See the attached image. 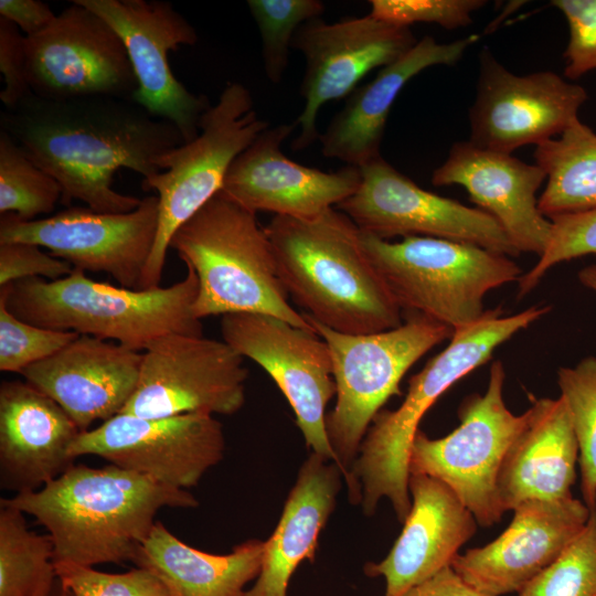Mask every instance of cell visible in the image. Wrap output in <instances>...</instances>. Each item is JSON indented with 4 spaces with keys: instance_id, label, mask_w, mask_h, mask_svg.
<instances>
[{
    "instance_id": "cell-17",
    "label": "cell",
    "mask_w": 596,
    "mask_h": 596,
    "mask_svg": "<svg viewBox=\"0 0 596 596\" xmlns=\"http://www.w3.org/2000/svg\"><path fill=\"white\" fill-rule=\"evenodd\" d=\"M587 98L583 86L554 72L514 74L483 46L476 98L469 109V141L504 153L538 146L576 124Z\"/></svg>"
},
{
    "instance_id": "cell-3",
    "label": "cell",
    "mask_w": 596,
    "mask_h": 596,
    "mask_svg": "<svg viewBox=\"0 0 596 596\" xmlns=\"http://www.w3.org/2000/svg\"><path fill=\"white\" fill-rule=\"evenodd\" d=\"M288 296L312 320L363 334L402 324L403 312L368 257L361 230L337 207L264 226Z\"/></svg>"
},
{
    "instance_id": "cell-12",
    "label": "cell",
    "mask_w": 596,
    "mask_h": 596,
    "mask_svg": "<svg viewBox=\"0 0 596 596\" xmlns=\"http://www.w3.org/2000/svg\"><path fill=\"white\" fill-rule=\"evenodd\" d=\"M24 41L26 77L34 96L132 100L138 83L124 42L88 8L72 0L46 29Z\"/></svg>"
},
{
    "instance_id": "cell-35",
    "label": "cell",
    "mask_w": 596,
    "mask_h": 596,
    "mask_svg": "<svg viewBox=\"0 0 596 596\" xmlns=\"http://www.w3.org/2000/svg\"><path fill=\"white\" fill-rule=\"evenodd\" d=\"M518 596H596V508L583 531Z\"/></svg>"
},
{
    "instance_id": "cell-19",
    "label": "cell",
    "mask_w": 596,
    "mask_h": 596,
    "mask_svg": "<svg viewBox=\"0 0 596 596\" xmlns=\"http://www.w3.org/2000/svg\"><path fill=\"white\" fill-rule=\"evenodd\" d=\"M73 1L102 17L123 40L138 83L132 102L172 123L184 142L194 139L211 104L205 96L188 91L168 62L170 51L198 42L193 25L167 1Z\"/></svg>"
},
{
    "instance_id": "cell-33",
    "label": "cell",
    "mask_w": 596,
    "mask_h": 596,
    "mask_svg": "<svg viewBox=\"0 0 596 596\" xmlns=\"http://www.w3.org/2000/svg\"><path fill=\"white\" fill-rule=\"evenodd\" d=\"M557 384L578 444L583 501L592 510L596 508V356L560 368Z\"/></svg>"
},
{
    "instance_id": "cell-38",
    "label": "cell",
    "mask_w": 596,
    "mask_h": 596,
    "mask_svg": "<svg viewBox=\"0 0 596 596\" xmlns=\"http://www.w3.org/2000/svg\"><path fill=\"white\" fill-rule=\"evenodd\" d=\"M55 568L74 596H172L156 574L138 566L125 573H106L73 563H55Z\"/></svg>"
},
{
    "instance_id": "cell-40",
    "label": "cell",
    "mask_w": 596,
    "mask_h": 596,
    "mask_svg": "<svg viewBox=\"0 0 596 596\" xmlns=\"http://www.w3.org/2000/svg\"><path fill=\"white\" fill-rule=\"evenodd\" d=\"M551 4L562 12L570 31L564 76L578 79L596 70V0H553Z\"/></svg>"
},
{
    "instance_id": "cell-21",
    "label": "cell",
    "mask_w": 596,
    "mask_h": 596,
    "mask_svg": "<svg viewBox=\"0 0 596 596\" xmlns=\"http://www.w3.org/2000/svg\"><path fill=\"white\" fill-rule=\"evenodd\" d=\"M295 123L267 127L232 162L222 188L231 200L257 214L312 219L352 195L361 180L353 166L327 172L290 160L283 142Z\"/></svg>"
},
{
    "instance_id": "cell-31",
    "label": "cell",
    "mask_w": 596,
    "mask_h": 596,
    "mask_svg": "<svg viewBox=\"0 0 596 596\" xmlns=\"http://www.w3.org/2000/svg\"><path fill=\"white\" fill-rule=\"evenodd\" d=\"M56 579L50 535L30 530L23 512L1 503L0 596H47Z\"/></svg>"
},
{
    "instance_id": "cell-24",
    "label": "cell",
    "mask_w": 596,
    "mask_h": 596,
    "mask_svg": "<svg viewBox=\"0 0 596 596\" xmlns=\"http://www.w3.org/2000/svg\"><path fill=\"white\" fill-rule=\"evenodd\" d=\"M411 510L393 547L379 563H366L368 576L385 579L384 596H403L451 565L459 549L477 532V521L443 481L411 473Z\"/></svg>"
},
{
    "instance_id": "cell-13",
    "label": "cell",
    "mask_w": 596,
    "mask_h": 596,
    "mask_svg": "<svg viewBox=\"0 0 596 596\" xmlns=\"http://www.w3.org/2000/svg\"><path fill=\"white\" fill-rule=\"evenodd\" d=\"M243 359L223 340L161 337L142 353L135 393L121 413L147 418L232 415L245 403L248 370Z\"/></svg>"
},
{
    "instance_id": "cell-15",
    "label": "cell",
    "mask_w": 596,
    "mask_h": 596,
    "mask_svg": "<svg viewBox=\"0 0 596 596\" xmlns=\"http://www.w3.org/2000/svg\"><path fill=\"white\" fill-rule=\"evenodd\" d=\"M359 169L358 189L337 209L362 232L383 240L437 237L507 256L520 254L497 220L479 207L422 189L382 157Z\"/></svg>"
},
{
    "instance_id": "cell-18",
    "label": "cell",
    "mask_w": 596,
    "mask_h": 596,
    "mask_svg": "<svg viewBox=\"0 0 596 596\" xmlns=\"http://www.w3.org/2000/svg\"><path fill=\"white\" fill-rule=\"evenodd\" d=\"M417 41L411 28L370 13L332 23L320 18L304 23L291 43L306 61L300 85L304 108L295 120L299 134L292 150L306 149L319 139L317 117L324 104L348 97L368 73L396 61Z\"/></svg>"
},
{
    "instance_id": "cell-10",
    "label": "cell",
    "mask_w": 596,
    "mask_h": 596,
    "mask_svg": "<svg viewBox=\"0 0 596 596\" xmlns=\"http://www.w3.org/2000/svg\"><path fill=\"white\" fill-rule=\"evenodd\" d=\"M502 362L493 361L486 392L461 401L457 411L459 426L437 439L419 429L409 451V475H426L446 483L485 528L498 523L504 513L498 476L525 422L524 413L515 415L507 407Z\"/></svg>"
},
{
    "instance_id": "cell-14",
    "label": "cell",
    "mask_w": 596,
    "mask_h": 596,
    "mask_svg": "<svg viewBox=\"0 0 596 596\" xmlns=\"http://www.w3.org/2000/svg\"><path fill=\"white\" fill-rule=\"evenodd\" d=\"M221 332L223 341L275 381L312 453L340 468L326 427V407L337 393L327 342L313 331L264 313L222 316Z\"/></svg>"
},
{
    "instance_id": "cell-1",
    "label": "cell",
    "mask_w": 596,
    "mask_h": 596,
    "mask_svg": "<svg viewBox=\"0 0 596 596\" xmlns=\"http://www.w3.org/2000/svg\"><path fill=\"white\" fill-rule=\"evenodd\" d=\"M0 127L60 183L62 204L77 200L100 213H126L141 203L113 188L120 168L149 178L161 171L159 157L184 142L172 123L113 97L50 100L32 94L1 111Z\"/></svg>"
},
{
    "instance_id": "cell-6",
    "label": "cell",
    "mask_w": 596,
    "mask_h": 596,
    "mask_svg": "<svg viewBox=\"0 0 596 596\" xmlns=\"http://www.w3.org/2000/svg\"><path fill=\"white\" fill-rule=\"evenodd\" d=\"M169 248L196 275L193 313L198 319L264 313L316 332L288 301L270 241L256 213L222 191L174 233Z\"/></svg>"
},
{
    "instance_id": "cell-8",
    "label": "cell",
    "mask_w": 596,
    "mask_h": 596,
    "mask_svg": "<svg viewBox=\"0 0 596 596\" xmlns=\"http://www.w3.org/2000/svg\"><path fill=\"white\" fill-rule=\"evenodd\" d=\"M361 243L402 312L453 331L480 320L485 296L523 274L509 256L464 242L427 236L390 242L361 231Z\"/></svg>"
},
{
    "instance_id": "cell-11",
    "label": "cell",
    "mask_w": 596,
    "mask_h": 596,
    "mask_svg": "<svg viewBox=\"0 0 596 596\" xmlns=\"http://www.w3.org/2000/svg\"><path fill=\"white\" fill-rule=\"evenodd\" d=\"M159 199L151 194L126 213L68 206L54 215L23 221L0 217V243L22 242L49 249L74 269L105 273L121 287L140 289L158 230Z\"/></svg>"
},
{
    "instance_id": "cell-26",
    "label": "cell",
    "mask_w": 596,
    "mask_h": 596,
    "mask_svg": "<svg viewBox=\"0 0 596 596\" xmlns=\"http://www.w3.org/2000/svg\"><path fill=\"white\" fill-rule=\"evenodd\" d=\"M478 34L450 43L424 36L405 54L380 68L376 76L358 86L320 135L321 153L347 166L362 167L381 157L380 149L390 110L404 86L422 71L456 65L479 40Z\"/></svg>"
},
{
    "instance_id": "cell-25",
    "label": "cell",
    "mask_w": 596,
    "mask_h": 596,
    "mask_svg": "<svg viewBox=\"0 0 596 596\" xmlns=\"http://www.w3.org/2000/svg\"><path fill=\"white\" fill-rule=\"evenodd\" d=\"M81 430L50 396L28 382L0 385V479L15 494L41 489L73 464Z\"/></svg>"
},
{
    "instance_id": "cell-36",
    "label": "cell",
    "mask_w": 596,
    "mask_h": 596,
    "mask_svg": "<svg viewBox=\"0 0 596 596\" xmlns=\"http://www.w3.org/2000/svg\"><path fill=\"white\" fill-rule=\"evenodd\" d=\"M79 337L42 328L14 316L0 299V371L19 373L52 356Z\"/></svg>"
},
{
    "instance_id": "cell-37",
    "label": "cell",
    "mask_w": 596,
    "mask_h": 596,
    "mask_svg": "<svg viewBox=\"0 0 596 596\" xmlns=\"http://www.w3.org/2000/svg\"><path fill=\"white\" fill-rule=\"evenodd\" d=\"M549 244L538 263L518 280V298L541 281L555 265L585 255H596V210L551 217Z\"/></svg>"
},
{
    "instance_id": "cell-28",
    "label": "cell",
    "mask_w": 596,
    "mask_h": 596,
    "mask_svg": "<svg viewBox=\"0 0 596 596\" xmlns=\"http://www.w3.org/2000/svg\"><path fill=\"white\" fill-rule=\"evenodd\" d=\"M341 476L334 462L315 453L305 460L273 534L264 541L258 576L245 596H287L299 564L315 561L319 535L336 505Z\"/></svg>"
},
{
    "instance_id": "cell-7",
    "label": "cell",
    "mask_w": 596,
    "mask_h": 596,
    "mask_svg": "<svg viewBox=\"0 0 596 596\" xmlns=\"http://www.w3.org/2000/svg\"><path fill=\"white\" fill-rule=\"evenodd\" d=\"M302 313L330 349L337 401L326 416V427L351 502L361 503V488L351 468L369 427L389 398L402 394L400 383L405 373L454 331L424 316L406 313L396 328L350 334Z\"/></svg>"
},
{
    "instance_id": "cell-5",
    "label": "cell",
    "mask_w": 596,
    "mask_h": 596,
    "mask_svg": "<svg viewBox=\"0 0 596 596\" xmlns=\"http://www.w3.org/2000/svg\"><path fill=\"white\" fill-rule=\"evenodd\" d=\"M185 267L182 280L152 289L116 287L74 269L57 280L32 277L11 283L0 288V299L29 323L114 340L139 352L168 334L203 336L193 313L198 278Z\"/></svg>"
},
{
    "instance_id": "cell-34",
    "label": "cell",
    "mask_w": 596,
    "mask_h": 596,
    "mask_svg": "<svg viewBox=\"0 0 596 596\" xmlns=\"http://www.w3.org/2000/svg\"><path fill=\"white\" fill-rule=\"evenodd\" d=\"M247 7L260 36L266 77L280 84L297 30L320 18L326 6L320 0H248Z\"/></svg>"
},
{
    "instance_id": "cell-23",
    "label": "cell",
    "mask_w": 596,
    "mask_h": 596,
    "mask_svg": "<svg viewBox=\"0 0 596 596\" xmlns=\"http://www.w3.org/2000/svg\"><path fill=\"white\" fill-rule=\"evenodd\" d=\"M142 353L81 336L21 372L25 382L54 400L81 432L121 413L135 393Z\"/></svg>"
},
{
    "instance_id": "cell-39",
    "label": "cell",
    "mask_w": 596,
    "mask_h": 596,
    "mask_svg": "<svg viewBox=\"0 0 596 596\" xmlns=\"http://www.w3.org/2000/svg\"><path fill=\"white\" fill-rule=\"evenodd\" d=\"M370 14L384 22L411 28L434 23L446 30L471 24V14L486 6L483 0H371Z\"/></svg>"
},
{
    "instance_id": "cell-41",
    "label": "cell",
    "mask_w": 596,
    "mask_h": 596,
    "mask_svg": "<svg viewBox=\"0 0 596 596\" xmlns=\"http://www.w3.org/2000/svg\"><path fill=\"white\" fill-rule=\"evenodd\" d=\"M73 270L70 263L43 252L38 245L0 243V287L32 277L57 280Z\"/></svg>"
},
{
    "instance_id": "cell-46",
    "label": "cell",
    "mask_w": 596,
    "mask_h": 596,
    "mask_svg": "<svg viewBox=\"0 0 596 596\" xmlns=\"http://www.w3.org/2000/svg\"><path fill=\"white\" fill-rule=\"evenodd\" d=\"M47 596H74L73 593L63 585V583L58 579H56L52 590Z\"/></svg>"
},
{
    "instance_id": "cell-20",
    "label": "cell",
    "mask_w": 596,
    "mask_h": 596,
    "mask_svg": "<svg viewBox=\"0 0 596 596\" xmlns=\"http://www.w3.org/2000/svg\"><path fill=\"white\" fill-rule=\"evenodd\" d=\"M512 511L511 523L496 540L458 554L450 565L466 584L486 596L519 593L583 531L590 513L574 497L528 500Z\"/></svg>"
},
{
    "instance_id": "cell-32",
    "label": "cell",
    "mask_w": 596,
    "mask_h": 596,
    "mask_svg": "<svg viewBox=\"0 0 596 596\" xmlns=\"http://www.w3.org/2000/svg\"><path fill=\"white\" fill-rule=\"evenodd\" d=\"M62 200L60 183L0 129V213L23 221L50 214Z\"/></svg>"
},
{
    "instance_id": "cell-22",
    "label": "cell",
    "mask_w": 596,
    "mask_h": 596,
    "mask_svg": "<svg viewBox=\"0 0 596 596\" xmlns=\"http://www.w3.org/2000/svg\"><path fill=\"white\" fill-rule=\"evenodd\" d=\"M546 173L511 153L485 149L468 141L453 145L446 160L434 170L435 187L460 185L470 200L490 214L521 253H544L551 220L538 206V190Z\"/></svg>"
},
{
    "instance_id": "cell-4",
    "label": "cell",
    "mask_w": 596,
    "mask_h": 596,
    "mask_svg": "<svg viewBox=\"0 0 596 596\" xmlns=\"http://www.w3.org/2000/svg\"><path fill=\"white\" fill-rule=\"evenodd\" d=\"M550 309L534 305L511 316H503L501 307L487 310L476 323L454 331L449 344L409 379L406 396L396 409L376 414L351 468L366 515L387 498L397 520L404 522L411 510L409 451L426 412L456 382L487 363L496 348Z\"/></svg>"
},
{
    "instance_id": "cell-27",
    "label": "cell",
    "mask_w": 596,
    "mask_h": 596,
    "mask_svg": "<svg viewBox=\"0 0 596 596\" xmlns=\"http://www.w3.org/2000/svg\"><path fill=\"white\" fill-rule=\"evenodd\" d=\"M524 415V425L498 476V496L504 512L528 500L573 497L579 450L564 400H535Z\"/></svg>"
},
{
    "instance_id": "cell-44",
    "label": "cell",
    "mask_w": 596,
    "mask_h": 596,
    "mask_svg": "<svg viewBox=\"0 0 596 596\" xmlns=\"http://www.w3.org/2000/svg\"><path fill=\"white\" fill-rule=\"evenodd\" d=\"M403 596H486L466 584L448 566L408 589Z\"/></svg>"
},
{
    "instance_id": "cell-43",
    "label": "cell",
    "mask_w": 596,
    "mask_h": 596,
    "mask_svg": "<svg viewBox=\"0 0 596 596\" xmlns=\"http://www.w3.org/2000/svg\"><path fill=\"white\" fill-rule=\"evenodd\" d=\"M0 18L15 24L24 36H30L46 29L56 13L39 0H0Z\"/></svg>"
},
{
    "instance_id": "cell-30",
    "label": "cell",
    "mask_w": 596,
    "mask_h": 596,
    "mask_svg": "<svg viewBox=\"0 0 596 596\" xmlns=\"http://www.w3.org/2000/svg\"><path fill=\"white\" fill-rule=\"evenodd\" d=\"M535 163L546 173L538 200L547 217L596 210V134L578 120L534 150Z\"/></svg>"
},
{
    "instance_id": "cell-29",
    "label": "cell",
    "mask_w": 596,
    "mask_h": 596,
    "mask_svg": "<svg viewBox=\"0 0 596 596\" xmlns=\"http://www.w3.org/2000/svg\"><path fill=\"white\" fill-rule=\"evenodd\" d=\"M263 549L264 541L252 539L228 554H211L156 522L132 562L156 574L172 596H245V585L258 576Z\"/></svg>"
},
{
    "instance_id": "cell-45",
    "label": "cell",
    "mask_w": 596,
    "mask_h": 596,
    "mask_svg": "<svg viewBox=\"0 0 596 596\" xmlns=\"http://www.w3.org/2000/svg\"><path fill=\"white\" fill-rule=\"evenodd\" d=\"M578 279L585 287L596 291V264L581 269Z\"/></svg>"
},
{
    "instance_id": "cell-42",
    "label": "cell",
    "mask_w": 596,
    "mask_h": 596,
    "mask_svg": "<svg viewBox=\"0 0 596 596\" xmlns=\"http://www.w3.org/2000/svg\"><path fill=\"white\" fill-rule=\"evenodd\" d=\"M25 36L12 22L0 18V99L6 110L14 109L32 95L26 77Z\"/></svg>"
},
{
    "instance_id": "cell-2",
    "label": "cell",
    "mask_w": 596,
    "mask_h": 596,
    "mask_svg": "<svg viewBox=\"0 0 596 596\" xmlns=\"http://www.w3.org/2000/svg\"><path fill=\"white\" fill-rule=\"evenodd\" d=\"M32 515L54 545V563L93 566L131 561L163 508H193L198 500L141 473L109 464H73L36 491L1 499Z\"/></svg>"
},
{
    "instance_id": "cell-9",
    "label": "cell",
    "mask_w": 596,
    "mask_h": 596,
    "mask_svg": "<svg viewBox=\"0 0 596 596\" xmlns=\"http://www.w3.org/2000/svg\"><path fill=\"white\" fill-rule=\"evenodd\" d=\"M267 127L249 89L228 82L202 115L198 136L159 157L161 171L141 182L145 191L156 192L159 216L140 289L159 287L174 233L222 190L234 159Z\"/></svg>"
},
{
    "instance_id": "cell-16",
    "label": "cell",
    "mask_w": 596,
    "mask_h": 596,
    "mask_svg": "<svg viewBox=\"0 0 596 596\" xmlns=\"http://www.w3.org/2000/svg\"><path fill=\"white\" fill-rule=\"evenodd\" d=\"M224 449L222 425L211 414L147 418L120 413L81 432L68 455L74 460L98 456L160 483L187 490L223 458Z\"/></svg>"
}]
</instances>
